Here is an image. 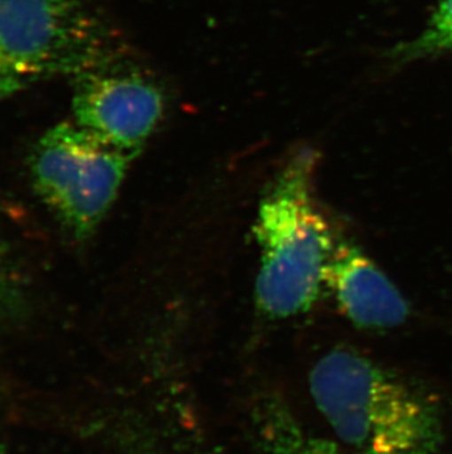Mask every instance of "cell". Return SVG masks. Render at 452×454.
<instances>
[{
    "label": "cell",
    "instance_id": "1",
    "mask_svg": "<svg viewBox=\"0 0 452 454\" xmlns=\"http://www.w3.org/2000/svg\"><path fill=\"white\" fill-rule=\"evenodd\" d=\"M320 415L353 454H438L436 407L404 380L350 348H333L310 372Z\"/></svg>",
    "mask_w": 452,
    "mask_h": 454
},
{
    "label": "cell",
    "instance_id": "2",
    "mask_svg": "<svg viewBox=\"0 0 452 454\" xmlns=\"http://www.w3.org/2000/svg\"><path fill=\"white\" fill-rule=\"evenodd\" d=\"M317 153H295L277 172L257 210L256 303L269 319L308 312L324 287L337 247L332 227L315 196Z\"/></svg>",
    "mask_w": 452,
    "mask_h": 454
},
{
    "label": "cell",
    "instance_id": "3",
    "mask_svg": "<svg viewBox=\"0 0 452 454\" xmlns=\"http://www.w3.org/2000/svg\"><path fill=\"white\" fill-rule=\"evenodd\" d=\"M121 56L109 22L87 0H0V102Z\"/></svg>",
    "mask_w": 452,
    "mask_h": 454
},
{
    "label": "cell",
    "instance_id": "4",
    "mask_svg": "<svg viewBox=\"0 0 452 454\" xmlns=\"http://www.w3.org/2000/svg\"><path fill=\"white\" fill-rule=\"evenodd\" d=\"M136 154L102 142L75 122L46 131L31 156L44 205L74 237H90L115 203Z\"/></svg>",
    "mask_w": 452,
    "mask_h": 454
},
{
    "label": "cell",
    "instance_id": "5",
    "mask_svg": "<svg viewBox=\"0 0 452 454\" xmlns=\"http://www.w3.org/2000/svg\"><path fill=\"white\" fill-rule=\"evenodd\" d=\"M162 91L121 60L74 78L75 124L102 142L136 154L162 118Z\"/></svg>",
    "mask_w": 452,
    "mask_h": 454
},
{
    "label": "cell",
    "instance_id": "6",
    "mask_svg": "<svg viewBox=\"0 0 452 454\" xmlns=\"http://www.w3.org/2000/svg\"><path fill=\"white\" fill-rule=\"evenodd\" d=\"M348 321L364 330H391L409 319L406 297L384 270L348 241H338L324 277Z\"/></svg>",
    "mask_w": 452,
    "mask_h": 454
},
{
    "label": "cell",
    "instance_id": "7",
    "mask_svg": "<svg viewBox=\"0 0 452 454\" xmlns=\"http://www.w3.org/2000/svg\"><path fill=\"white\" fill-rule=\"evenodd\" d=\"M252 420L263 454H353L310 431L279 395L259 397L253 406Z\"/></svg>",
    "mask_w": 452,
    "mask_h": 454
},
{
    "label": "cell",
    "instance_id": "8",
    "mask_svg": "<svg viewBox=\"0 0 452 454\" xmlns=\"http://www.w3.org/2000/svg\"><path fill=\"white\" fill-rule=\"evenodd\" d=\"M452 55V0H440L414 39L398 44L389 58L397 65Z\"/></svg>",
    "mask_w": 452,
    "mask_h": 454
},
{
    "label": "cell",
    "instance_id": "9",
    "mask_svg": "<svg viewBox=\"0 0 452 454\" xmlns=\"http://www.w3.org/2000/svg\"><path fill=\"white\" fill-rule=\"evenodd\" d=\"M17 296L12 263L4 241L0 237V315L6 312Z\"/></svg>",
    "mask_w": 452,
    "mask_h": 454
}]
</instances>
